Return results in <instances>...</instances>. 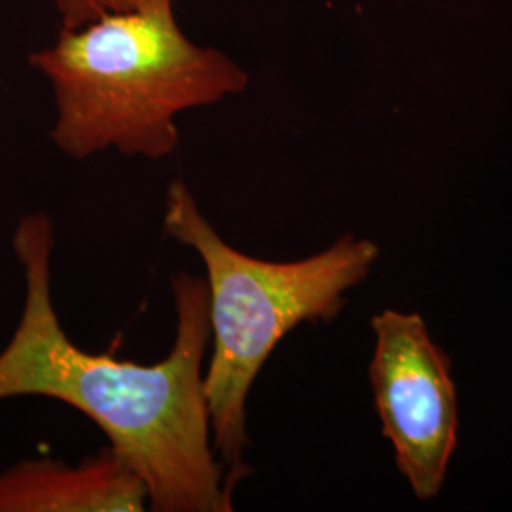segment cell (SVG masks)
<instances>
[{
    "mask_svg": "<svg viewBox=\"0 0 512 512\" xmlns=\"http://www.w3.org/2000/svg\"><path fill=\"white\" fill-rule=\"evenodd\" d=\"M164 226L200 255L207 270L213 351L203 372V395L215 454L236 486L251 473L243 461L247 399L260 368L298 325L336 319L349 291L372 272L380 249L348 234L294 262L245 255L220 238L181 181L169 184Z\"/></svg>",
    "mask_w": 512,
    "mask_h": 512,
    "instance_id": "3957f363",
    "label": "cell"
},
{
    "mask_svg": "<svg viewBox=\"0 0 512 512\" xmlns=\"http://www.w3.org/2000/svg\"><path fill=\"white\" fill-rule=\"evenodd\" d=\"M370 384L385 439L420 499L440 494L458 446V397L448 355L418 313L380 311L372 319Z\"/></svg>",
    "mask_w": 512,
    "mask_h": 512,
    "instance_id": "277c9868",
    "label": "cell"
},
{
    "mask_svg": "<svg viewBox=\"0 0 512 512\" xmlns=\"http://www.w3.org/2000/svg\"><path fill=\"white\" fill-rule=\"evenodd\" d=\"M54 224L21 217L12 238L25 277L18 329L0 351V401L46 397L103 429L109 446L148 490V511H234V484L215 454L203 395L211 342L205 279H171L175 342L164 361L139 365L80 349L65 334L52 298Z\"/></svg>",
    "mask_w": 512,
    "mask_h": 512,
    "instance_id": "6da1fadb",
    "label": "cell"
},
{
    "mask_svg": "<svg viewBox=\"0 0 512 512\" xmlns=\"http://www.w3.org/2000/svg\"><path fill=\"white\" fill-rule=\"evenodd\" d=\"M31 65L54 92L50 137L74 160L110 148L129 158H167L181 143L179 114L249 84L232 57L184 35L173 0L61 29Z\"/></svg>",
    "mask_w": 512,
    "mask_h": 512,
    "instance_id": "7a4b0ae2",
    "label": "cell"
},
{
    "mask_svg": "<svg viewBox=\"0 0 512 512\" xmlns=\"http://www.w3.org/2000/svg\"><path fill=\"white\" fill-rule=\"evenodd\" d=\"M52 2L61 16L63 29H78L97 19L141 10L167 0H52Z\"/></svg>",
    "mask_w": 512,
    "mask_h": 512,
    "instance_id": "8992f818",
    "label": "cell"
},
{
    "mask_svg": "<svg viewBox=\"0 0 512 512\" xmlns=\"http://www.w3.org/2000/svg\"><path fill=\"white\" fill-rule=\"evenodd\" d=\"M143 511L145 482L110 446L78 465L25 459L0 473V512Z\"/></svg>",
    "mask_w": 512,
    "mask_h": 512,
    "instance_id": "5b68a950",
    "label": "cell"
}]
</instances>
